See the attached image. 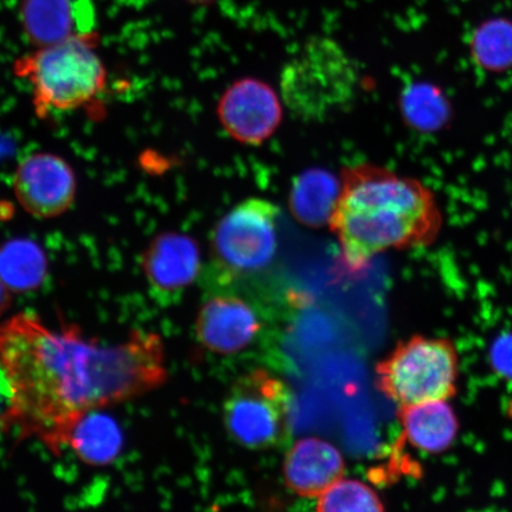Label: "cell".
<instances>
[{
  "label": "cell",
  "mask_w": 512,
  "mask_h": 512,
  "mask_svg": "<svg viewBox=\"0 0 512 512\" xmlns=\"http://www.w3.org/2000/svg\"><path fill=\"white\" fill-rule=\"evenodd\" d=\"M0 373L8 394L0 426L57 457L79 416L142 398L169 380L157 332L133 330L107 344L75 324L51 328L30 311L0 323Z\"/></svg>",
  "instance_id": "1"
},
{
  "label": "cell",
  "mask_w": 512,
  "mask_h": 512,
  "mask_svg": "<svg viewBox=\"0 0 512 512\" xmlns=\"http://www.w3.org/2000/svg\"><path fill=\"white\" fill-rule=\"evenodd\" d=\"M329 228L350 272H360L383 252L433 245L444 217L434 192L419 179L381 165L347 166Z\"/></svg>",
  "instance_id": "2"
},
{
  "label": "cell",
  "mask_w": 512,
  "mask_h": 512,
  "mask_svg": "<svg viewBox=\"0 0 512 512\" xmlns=\"http://www.w3.org/2000/svg\"><path fill=\"white\" fill-rule=\"evenodd\" d=\"M358 83L347 51L332 38L313 37L285 64L280 93L294 117L320 123L351 105Z\"/></svg>",
  "instance_id": "3"
},
{
  "label": "cell",
  "mask_w": 512,
  "mask_h": 512,
  "mask_svg": "<svg viewBox=\"0 0 512 512\" xmlns=\"http://www.w3.org/2000/svg\"><path fill=\"white\" fill-rule=\"evenodd\" d=\"M15 72L30 82L40 114L85 106L104 91L107 80L88 34L37 49L17 61Z\"/></svg>",
  "instance_id": "4"
},
{
  "label": "cell",
  "mask_w": 512,
  "mask_h": 512,
  "mask_svg": "<svg viewBox=\"0 0 512 512\" xmlns=\"http://www.w3.org/2000/svg\"><path fill=\"white\" fill-rule=\"evenodd\" d=\"M377 388L399 407L450 401L458 393L459 352L451 339L415 335L377 363Z\"/></svg>",
  "instance_id": "5"
},
{
  "label": "cell",
  "mask_w": 512,
  "mask_h": 512,
  "mask_svg": "<svg viewBox=\"0 0 512 512\" xmlns=\"http://www.w3.org/2000/svg\"><path fill=\"white\" fill-rule=\"evenodd\" d=\"M290 393L285 383L265 370L235 382L223 405V421L236 443L267 450L283 443L290 430Z\"/></svg>",
  "instance_id": "6"
},
{
  "label": "cell",
  "mask_w": 512,
  "mask_h": 512,
  "mask_svg": "<svg viewBox=\"0 0 512 512\" xmlns=\"http://www.w3.org/2000/svg\"><path fill=\"white\" fill-rule=\"evenodd\" d=\"M279 219L280 208L265 198H247L236 204L211 233L216 271L238 275L270 265L278 248Z\"/></svg>",
  "instance_id": "7"
},
{
  "label": "cell",
  "mask_w": 512,
  "mask_h": 512,
  "mask_svg": "<svg viewBox=\"0 0 512 512\" xmlns=\"http://www.w3.org/2000/svg\"><path fill=\"white\" fill-rule=\"evenodd\" d=\"M283 105L268 83L245 78L235 81L217 104V117L230 137L248 146L270 139L283 120Z\"/></svg>",
  "instance_id": "8"
},
{
  "label": "cell",
  "mask_w": 512,
  "mask_h": 512,
  "mask_svg": "<svg viewBox=\"0 0 512 512\" xmlns=\"http://www.w3.org/2000/svg\"><path fill=\"white\" fill-rule=\"evenodd\" d=\"M14 189L27 213L40 219H53L72 207L76 177L72 166L60 156L38 152L19 163Z\"/></svg>",
  "instance_id": "9"
},
{
  "label": "cell",
  "mask_w": 512,
  "mask_h": 512,
  "mask_svg": "<svg viewBox=\"0 0 512 512\" xmlns=\"http://www.w3.org/2000/svg\"><path fill=\"white\" fill-rule=\"evenodd\" d=\"M140 266L151 296L159 303H171L200 275L201 248L189 235L160 233L146 246Z\"/></svg>",
  "instance_id": "10"
},
{
  "label": "cell",
  "mask_w": 512,
  "mask_h": 512,
  "mask_svg": "<svg viewBox=\"0 0 512 512\" xmlns=\"http://www.w3.org/2000/svg\"><path fill=\"white\" fill-rule=\"evenodd\" d=\"M260 331V320L245 300L219 296L207 300L197 313L195 332L204 348L219 355L246 349Z\"/></svg>",
  "instance_id": "11"
},
{
  "label": "cell",
  "mask_w": 512,
  "mask_h": 512,
  "mask_svg": "<svg viewBox=\"0 0 512 512\" xmlns=\"http://www.w3.org/2000/svg\"><path fill=\"white\" fill-rule=\"evenodd\" d=\"M342 453L328 441L310 437L297 441L287 452L284 478L287 488L298 496L318 498L343 478Z\"/></svg>",
  "instance_id": "12"
},
{
  "label": "cell",
  "mask_w": 512,
  "mask_h": 512,
  "mask_svg": "<svg viewBox=\"0 0 512 512\" xmlns=\"http://www.w3.org/2000/svg\"><path fill=\"white\" fill-rule=\"evenodd\" d=\"M21 22L38 48L87 35L93 25L91 0H22Z\"/></svg>",
  "instance_id": "13"
},
{
  "label": "cell",
  "mask_w": 512,
  "mask_h": 512,
  "mask_svg": "<svg viewBox=\"0 0 512 512\" xmlns=\"http://www.w3.org/2000/svg\"><path fill=\"white\" fill-rule=\"evenodd\" d=\"M399 408L403 437L416 450L435 456L456 443L460 422L450 401H428Z\"/></svg>",
  "instance_id": "14"
},
{
  "label": "cell",
  "mask_w": 512,
  "mask_h": 512,
  "mask_svg": "<svg viewBox=\"0 0 512 512\" xmlns=\"http://www.w3.org/2000/svg\"><path fill=\"white\" fill-rule=\"evenodd\" d=\"M62 448L73 452L83 464L106 467L117 462L123 452L124 433L105 409H95L82 414L68 427Z\"/></svg>",
  "instance_id": "15"
},
{
  "label": "cell",
  "mask_w": 512,
  "mask_h": 512,
  "mask_svg": "<svg viewBox=\"0 0 512 512\" xmlns=\"http://www.w3.org/2000/svg\"><path fill=\"white\" fill-rule=\"evenodd\" d=\"M341 189V178L328 170L302 172L294 179L288 200L294 219L307 228L329 226Z\"/></svg>",
  "instance_id": "16"
},
{
  "label": "cell",
  "mask_w": 512,
  "mask_h": 512,
  "mask_svg": "<svg viewBox=\"0 0 512 512\" xmlns=\"http://www.w3.org/2000/svg\"><path fill=\"white\" fill-rule=\"evenodd\" d=\"M48 258L30 239L17 238L0 246V281L14 294L38 290L48 277Z\"/></svg>",
  "instance_id": "17"
},
{
  "label": "cell",
  "mask_w": 512,
  "mask_h": 512,
  "mask_svg": "<svg viewBox=\"0 0 512 512\" xmlns=\"http://www.w3.org/2000/svg\"><path fill=\"white\" fill-rule=\"evenodd\" d=\"M473 64L486 73L501 74L512 68V21L485 19L473 29L469 41Z\"/></svg>",
  "instance_id": "18"
},
{
  "label": "cell",
  "mask_w": 512,
  "mask_h": 512,
  "mask_svg": "<svg viewBox=\"0 0 512 512\" xmlns=\"http://www.w3.org/2000/svg\"><path fill=\"white\" fill-rule=\"evenodd\" d=\"M400 111L406 124L420 133L441 130L450 119V104L431 83H411L400 96Z\"/></svg>",
  "instance_id": "19"
},
{
  "label": "cell",
  "mask_w": 512,
  "mask_h": 512,
  "mask_svg": "<svg viewBox=\"0 0 512 512\" xmlns=\"http://www.w3.org/2000/svg\"><path fill=\"white\" fill-rule=\"evenodd\" d=\"M318 511L370 512L383 511L379 495L370 486L355 479H339L337 483L318 497Z\"/></svg>",
  "instance_id": "20"
},
{
  "label": "cell",
  "mask_w": 512,
  "mask_h": 512,
  "mask_svg": "<svg viewBox=\"0 0 512 512\" xmlns=\"http://www.w3.org/2000/svg\"><path fill=\"white\" fill-rule=\"evenodd\" d=\"M12 304H14V293L10 292L2 281H0V316L8 312Z\"/></svg>",
  "instance_id": "21"
},
{
  "label": "cell",
  "mask_w": 512,
  "mask_h": 512,
  "mask_svg": "<svg viewBox=\"0 0 512 512\" xmlns=\"http://www.w3.org/2000/svg\"><path fill=\"white\" fill-rule=\"evenodd\" d=\"M197 2H206V0H197Z\"/></svg>",
  "instance_id": "22"
}]
</instances>
